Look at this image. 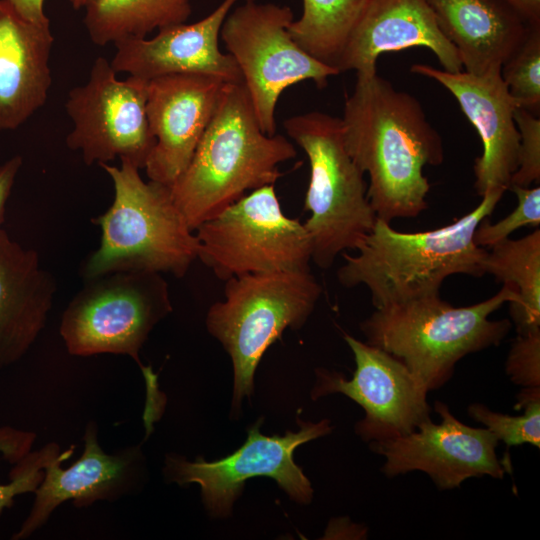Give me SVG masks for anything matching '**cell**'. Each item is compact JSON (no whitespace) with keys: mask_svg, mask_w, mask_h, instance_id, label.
Listing matches in <instances>:
<instances>
[{"mask_svg":"<svg viewBox=\"0 0 540 540\" xmlns=\"http://www.w3.org/2000/svg\"><path fill=\"white\" fill-rule=\"evenodd\" d=\"M50 23L24 19L0 0V130H14L41 108L52 83Z\"/></svg>","mask_w":540,"mask_h":540,"instance_id":"ffe728a7","label":"cell"},{"mask_svg":"<svg viewBox=\"0 0 540 540\" xmlns=\"http://www.w3.org/2000/svg\"><path fill=\"white\" fill-rule=\"evenodd\" d=\"M505 370L517 385L540 387V329L518 333L511 345Z\"/></svg>","mask_w":540,"mask_h":540,"instance_id":"4dcf8cb0","label":"cell"},{"mask_svg":"<svg viewBox=\"0 0 540 540\" xmlns=\"http://www.w3.org/2000/svg\"><path fill=\"white\" fill-rule=\"evenodd\" d=\"M517 300L505 285L490 298L464 307L429 296L375 309L360 329L368 344L401 361L430 391L450 380L462 358L502 342L511 321L490 316Z\"/></svg>","mask_w":540,"mask_h":540,"instance_id":"277c9868","label":"cell"},{"mask_svg":"<svg viewBox=\"0 0 540 540\" xmlns=\"http://www.w3.org/2000/svg\"><path fill=\"white\" fill-rule=\"evenodd\" d=\"M356 369L350 380L325 369L316 371L314 399L342 393L358 403L364 418L355 431L367 442L401 437L430 418L428 390L398 359L367 342L345 334Z\"/></svg>","mask_w":540,"mask_h":540,"instance_id":"4fadbf2b","label":"cell"},{"mask_svg":"<svg viewBox=\"0 0 540 540\" xmlns=\"http://www.w3.org/2000/svg\"><path fill=\"white\" fill-rule=\"evenodd\" d=\"M259 427L256 423L248 431L247 440L238 450L213 462L202 457L189 462L182 456H166V479L179 485L199 484L205 507L215 516L228 515L244 482L256 476L271 477L293 500L310 503L311 483L294 462L293 453L301 444L330 433L329 420L301 423L298 432L288 431L284 436H265Z\"/></svg>","mask_w":540,"mask_h":540,"instance_id":"7c38bea8","label":"cell"},{"mask_svg":"<svg viewBox=\"0 0 540 540\" xmlns=\"http://www.w3.org/2000/svg\"><path fill=\"white\" fill-rule=\"evenodd\" d=\"M410 47L431 50L443 70L463 69L456 48L440 30L425 0H368L341 55L338 70L373 74L381 54Z\"/></svg>","mask_w":540,"mask_h":540,"instance_id":"d6986e66","label":"cell"},{"mask_svg":"<svg viewBox=\"0 0 540 540\" xmlns=\"http://www.w3.org/2000/svg\"><path fill=\"white\" fill-rule=\"evenodd\" d=\"M464 71L500 70L527 35V22L500 0H425Z\"/></svg>","mask_w":540,"mask_h":540,"instance_id":"7402d4cb","label":"cell"},{"mask_svg":"<svg viewBox=\"0 0 540 540\" xmlns=\"http://www.w3.org/2000/svg\"><path fill=\"white\" fill-rule=\"evenodd\" d=\"M116 75L111 63L98 57L86 84L69 91L65 110L73 129L66 145L87 165L119 158L141 169L155 145L146 115L148 80Z\"/></svg>","mask_w":540,"mask_h":540,"instance_id":"8fae6325","label":"cell"},{"mask_svg":"<svg viewBox=\"0 0 540 540\" xmlns=\"http://www.w3.org/2000/svg\"><path fill=\"white\" fill-rule=\"evenodd\" d=\"M513 8L528 25H540V0H500Z\"/></svg>","mask_w":540,"mask_h":540,"instance_id":"836d02e7","label":"cell"},{"mask_svg":"<svg viewBox=\"0 0 540 540\" xmlns=\"http://www.w3.org/2000/svg\"><path fill=\"white\" fill-rule=\"evenodd\" d=\"M516 407H521L523 414L511 416L494 412L484 404L473 403L468 407V414L508 447L531 444L539 448L540 387L524 388L518 395Z\"/></svg>","mask_w":540,"mask_h":540,"instance_id":"4316f807","label":"cell"},{"mask_svg":"<svg viewBox=\"0 0 540 540\" xmlns=\"http://www.w3.org/2000/svg\"><path fill=\"white\" fill-rule=\"evenodd\" d=\"M505 191L485 193L472 211L453 223L422 232H401L376 219L372 230L356 248L342 253L337 271L347 288L365 286L375 309L419 298L440 295L446 278L455 274L485 275L488 250L473 239L481 220L496 208Z\"/></svg>","mask_w":540,"mask_h":540,"instance_id":"7a4b0ae2","label":"cell"},{"mask_svg":"<svg viewBox=\"0 0 540 540\" xmlns=\"http://www.w3.org/2000/svg\"><path fill=\"white\" fill-rule=\"evenodd\" d=\"M83 441L81 456L68 468L61 464L73 454V446L47 464L43 480L34 492L31 510L11 537L13 540L31 537L67 500L83 508L97 501L115 502L139 488L144 469L139 445L105 453L98 441L95 422L86 425Z\"/></svg>","mask_w":540,"mask_h":540,"instance_id":"9a60e30c","label":"cell"},{"mask_svg":"<svg viewBox=\"0 0 540 540\" xmlns=\"http://www.w3.org/2000/svg\"><path fill=\"white\" fill-rule=\"evenodd\" d=\"M74 9L85 8L92 0H67Z\"/></svg>","mask_w":540,"mask_h":540,"instance_id":"e575fe53","label":"cell"},{"mask_svg":"<svg viewBox=\"0 0 540 540\" xmlns=\"http://www.w3.org/2000/svg\"><path fill=\"white\" fill-rule=\"evenodd\" d=\"M56 283L38 253L0 226V370L19 361L44 329Z\"/></svg>","mask_w":540,"mask_h":540,"instance_id":"44dd1931","label":"cell"},{"mask_svg":"<svg viewBox=\"0 0 540 540\" xmlns=\"http://www.w3.org/2000/svg\"><path fill=\"white\" fill-rule=\"evenodd\" d=\"M85 9V27L98 46L185 23L192 12L190 0H92Z\"/></svg>","mask_w":540,"mask_h":540,"instance_id":"603a6c76","label":"cell"},{"mask_svg":"<svg viewBox=\"0 0 540 540\" xmlns=\"http://www.w3.org/2000/svg\"><path fill=\"white\" fill-rule=\"evenodd\" d=\"M238 1L223 0L205 18L159 29L152 38H128L115 43L116 51L110 62L113 69L146 80L167 74L194 73L226 83H243L234 58L219 49L222 25Z\"/></svg>","mask_w":540,"mask_h":540,"instance_id":"ac0fdd59","label":"cell"},{"mask_svg":"<svg viewBox=\"0 0 540 540\" xmlns=\"http://www.w3.org/2000/svg\"><path fill=\"white\" fill-rule=\"evenodd\" d=\"M367 2L303 0L302 15L292 21L288 32L306 53L338 70L341 55Z\"/></svg>","mask_w":540,"mask_h":540,"instance_id":"d4e9b609","label":"cell"},{"mask_svg":"<svg viewBox=\"0 0 540 540\" xmlns=\"http://www.w3.org/2000/svg\"><path fill=\"white\" fill-rule=\"evenodd\" d=\"M24 19L37 24L50 23L44 12V0H7Z\"/></svg>","mask_w":540,"mask_h":540,"instance_id":"d6a6232c","label":"cell"},{"mask_svg":"<svg viewBox=\"0 0 540 540\" xmlns=\"http://www.w3.org/2000/svg\"><path fill=\"white\" fill-rule=\"evenodd\" d=\"M514 119L520 145L518 168L510 186L530 187L532 183L540 181V118L525 108L516 107Z\"/></svg>","mask_w":540,"mask_h":540,"instance_id":"f546056e","label":"cell"},{"mask_svg":"<svg viewBox=\"0 0 540 540\" xmlns=\"http://www.w3.org/2000/svg\"><path fill=\"white\" fill-rule=\"evenodd\" d=\"M485 274L512 288L518 300L510 304L517 333L540 329V230L519 239H505L487 252Z\"/></svg>","mask_w":540,"mask_h":540,"instance_id":"cb8c5ba5","label":"cell"},{"mask_svg":"<svg viewBox=\"0 0 540 540\" xmlns=\"http://www.w3.org/2000/svg\"><path fill=\"white\" fill-rule=\"evenodd\" d=\"M411 72L440 83L456 98L476 128L483 145L474 164L475 189L483 196L492 190H508L518 168L520 135L514 111L517 104L503 82L500 70L483 75L449 72L426 64H414Z\"/></svg>","mask_w":540,"mask_h":540,"instance_id":"e0dca14e","label":"cell"},{"mask_svg":"<svg viewBox=\"0 0 540 540\" xmlns=\"http://www.w3.org/2000/svg\"><path fill=\"white\" fill-rule=\"evenodd\" d=\"M283 126L309 160L304 209L310 216L303 224L312 261L327 269L338 255L356 250L376 222L364 173L346 149L341 118L313 111L292 116Z\"/></svg>","mask_w":540,"mask_h":540,"instance_id":"52a82bcc","label":"cell"},{"mask_svg":"<svg viewBox=\"0 0 540 540\" xmlns=\"http://www.w3.org/2000/svg\"><path fill=\"white\" fill-rule=\"evenodd\" d=\"M288 6L245 1L227 15L220 37L237 63L261 130L276 134L275 110L285 89L312 80L322 89L340 72L306 53L290 36Z\"/></svg>","mask_w":540,"mask_h":540,"instance_id":"30bf717a","label":"cell"},{"mask_svg":"<svg viewBox=\"0 0 540 540\" xmlns=\"http://www.w3.org/2000/svg\"><path fill=\"white\" fill-rule=\"evenodd\" d=\"M225 282L224 300L211 305L206 327L231 357L233 408L239 409L242 398L253 391L265 351L286 328L303 326L322 287L310 269L245 274Z\"/></svg>","mask_w":540,"mask_h":540,"instance_id":"ba28073f","label":"cell"},{"mask_svg":"<svg viewBox=\"0 0 540 540\" xmlns=\"http://www.w3.org/2000/svg\"><path fill=\"white\" fill-rule=\"evenodd\" d=\"M196 231L197 258L221 280L310 269L309 234L284 214L273 184L244 195Z\"/></svg>","mask_w":540,"mask_h":540,"instance_id":"9c48e42d","label":"cell"},{"mask_svg":"<svg viewBox=\"0 0 540 540\" xmlns=\"http://www.w3.org/2000/svg\"><path fill=\"white\" fill-rule=\"evenodd\" d=\"M283 135L265 134L243 83H225L196 150L170 186L172 198L195 231L248 191L274 185L279 165L295 158Z\"/></svg>","mask_w":540,"mask_h":540,"instance_id":"3957f363","label":"cell"},{"mask_svg":"<svg viewBox=\"0 0 540 540\" xmlns=\"http://www.w3.org/2000/svg\"><path fill=\"white\" fill-rule=\"evenodd\" d=\"M36 437L32 431L0 426V516L17 496L37 490L45 467L61 454L55 442L32 451Z\"/></svg>","mask_w":540,"mask_h":540,"instance_id":"484cf974","label":"cell"},{"mask_svg":"<svg viewBox=\"0 0 540 540\" xmlns=\"http://www.w3.org/2000/svg\"><path fill=\"white\" fill-rule=\"evenodd\" d=\"M346 149L368 174L367 197L388 223L414 218L428 207L427 165H441L443 142L420 102L376 73L356 74L341 117Z\"/></svg>","mask_w":540,"mask_h":540,"instance_id":"6da1fadb","label":"cell"},{"mask_svg":"<svg viewBox=\"0 0 540 540\" xmlns=\"http://www.w3.org/2000/svg\"><path fill=\"white\" fill-rule=\"evenodd\" d=\"M434 410L439 423L429 418L407 435L369 443L384 458L385 476L421 471L440 490L458 488L473 477H504L508 464L497 458L499 441L492 432L462 423L441 401L434 403Z\"/></svg>","mask_w":540,"mask_h":540,"instance_id":"5bb4252c","label":"cell"},{"mask_svg":"<svg viewBox=\"0 0 540 540\" xmlns=\"http://www.w3.org/2000/svg\"><path fill=\"white\" fill-rule=\"evenodd\" d=\"M100 166L110 176L114 199L93 222L101 228L99 248L87 259L90 280L123 271L170 273L183 277L197 259L198 240L176 206L170 187L149 180L128 161Z\"/></svg>","mask_w":540,"mask_h":540,"instance_id":"5b68a950","label":"cell"},{"mask_svg":"<svg viewBox=\"0 0 540 540\" xmlns=\"http://www.w3.org/2000/svg\"><path fill=\"white\" fill-rule=\"evenodd\" d=\"M21 166V156H14L0 166V225L4 220L6 202Z\"/></svg>","mask_w":540,"mask_h":540,"instance_id":"1f68e13d","label":"cell"},{"mask_svg":"<svg viewBox=\"0 0 540 540\" xmlns=\"http://www.w3.org/2000/svg\"><path fill=\"white\" fill-rule=\"evenodd\" d=\"M172 310L168 283L161 273L123 271L87 280L60 322L70 354L127 355L139 365L146 383V423L160 417L165 400L156 374L141 363L139 353L152 329Z\"/></svg>","mask_w":540,"mask_h":540,"instance_id":"8992f818","label":"cell"},{"mask_svg":"<svg viewBox=\"0 0 540 540\" xmlns=\"http://www.w3.org/2000/svg\"><path fill=\"white\" fill-rule=\"evenodd\" d=\"M508 190L515 193L517 206L505 218L491 223L484 218L474 232V242L482 248H491L495 244L510 238L517 229L524 226L538 227L540 224V187H521L511 185Z\"/></svg>","mask_w":540,"mask_h":540,"instance_id":"f1b7e54d","label":"cell"},{"mask_svg":"<svg viewBox=\"0 0 540 540\" xmlns=\"http://www.w3.org/2000/svg\"><path fill=\"white\" fill-rule=\"evenodd\" d=\"M500 75L518 107L539 115L540 25H530L526 37L502 64Z\"/></svg>","mask_w":540,"mask_h":540,"instance_id":"83f0119b","label":"cell"},{"mask_svg":"<svg viewBox=\"0 0 540 540\" xmlns=\"http://www.w3.org/2000/svg\"><path fill=\"white\" fill-rule=\"evenodd\" d=\"M226 82L194 73L148 80L146 115L155 145L144 167L149 180L171 186L188 166Z\"/></svg>","mask_w":540,"mask_h":540,"instance_id":"2e32d148","label":"cell"}]
</instances>
